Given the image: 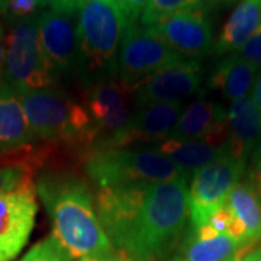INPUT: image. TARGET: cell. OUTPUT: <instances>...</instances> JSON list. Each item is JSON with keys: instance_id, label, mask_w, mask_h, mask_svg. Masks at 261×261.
Listing matches in <instances>:
<instances>
[{"instance_id": "6da1fadb", "label": "cell", "mask_w": 261, "mask_h": 261, "mask_svg": "<svg viewBox=\"0 0 261 261\" xmlns=\"http://www.w3.org/2000/svg\"><path fill=\"white\" fill-rule=\"evenodd\" d=\"M189 176L141 186L97 187L96 212L115 250L134 261L166 258L185 237Z\"/></svg>"}, {"instance_id": "7a4b0ae2", "label": "cell", "mask_w": 261, "mask_h": 261, "mask_svg": "<svg viewBox=\"0 0 261 261\" xmlns=\"http://www.w3.org/2000/svg\"><path fill=\"white\" fill-rule=\"evenodd\" d=\"M37 193L47 209L51 238L71 261L108 257L116 252L96 212L92 183L80 166L42 173Z\"/></svg>"}, {"instance_id": "3957f363", "label": "cell", "mask_w": 261, "mask_h": 261, "mask_svg": "<svg viewBox=\"0 0 261 261\" xmlns=\"http://www.w3.org/2000/svg\"><path fill=\"white\" fill-rule=\"evenodd\" d=\"M19 97L35 138L71 151L83 164L96 147L83 103L57 87L19 94Z\"/></svg>"}, {"instance_id": "277c9868", "label": "cell", "mask_w": 261, "mask_h": 261, "mask_svg": "<svg viewBox=\"0 0 261 261\" xmlns=\"http://www.w3.org/2000/svg\"><path fill=\"white\" fill-rule=\"evenodd\" d=\"M79 10L84 86L118 74L116 54L129 22L116 0H86Z\"/></svg>"}, {"instance_id": "5b68a950", "label": "cell", "mask_w": 261, "mask_h": 261, "mask_svg": "<svg viewBox=\"0 0 261 261\" xmlns=\"http://www.w3.org/2000/svg\"><path fill=\"white\" fill-rule=\"evenodd\" d=\"M83 171L96 189L152 185L189 176L154 148L92 149Z\"/></svg>"}, {"instance_id": "8992f818", "label": "cell", "mask_w": 261, "mask_h": 261, "mask_svg": "<svg viewBox=\"0 0 261 261\" xmlns=\"http://www.w3.org/2000/svg\"><path fill=\"white\" fill-rule=\"evenodd\" d=\"M58 77L42 49L37 20L16 22L6 35V84L18 94H25L54 89Z\"/></svg>"}, {"instance_id": "52a82bcc", "label": "cell", "mask_w": 261, "mask_h": 261, "mask_svg": "<svg viewBox=\"0 0 261 261\" xmlns=\"http://www.w3.org/2000/svg\"><path fill=\"white\" fill-rule=\"evenodd\" d=\"M82 103L89 113L96 148H108L128 125L135 103L134 90L118 75L93 80L83 86Z\"/></svg>"}, {"instance_id": "ba28073f", "label": "cell", "mask_w": 261, "mask_h": 261, "mask_svg": "<svg viewBox=\"0 0 261 261\" xmlns=\"http://www.w3.org/2000/svg\"><path fill=\"white\" fill-rule=\"evenodd\" d=\"M247 161L231 157L226 151L214 163L192 174L187 193L190 228L203 225L226 203L237 183L241 181Z\"/></svg>"}, {"instance_id": "9c48e42d", "label": "cell", "mask_w": 261, "mask_h": 261, "mask_svg": "<svg viewBox=\"0 0 261 261\" xmlns=\"http://www.w3.org/2000/svg\"><path fill=\"white\" fill-rule=\"evenodd\" d=\"M186 60L178 56L152 28L129 23L118 58V79L130 90L167 65Z\"/></svg>"}, {"instance_id": "30bf717a", "label": "cell", "mask_w": 261, "mask_h": 261, "mask_svg": "<svg viewBox=\"0 0 261 261\" xmlns=\"http://www.w3.org/2000/svg\"><path fill=\"white\" fill-rule=\"evenodd\" d=\"M42 49L58 75H82L83 57L79 39V19L74 13L44 12L37 19Z\"/></svg>"}, {"instance_id": "8fae6325", "label": "cell", "mask_w": 261, "mask_h": 261, "mask_svg": "<svg viewBox=\"0 0 261 261\" xmlns=\"http://www.w3.org/2000/svg\"><path fill=\"white\" fill-rule=\"evenodd\" d=\"M38 212L37 185L0 195V261H13L35 226Z\"/></svg>"}, {"instance_id": "7c38bea8", "label": "cell", "mask_w": 261, "mask_h": 261, "mask_svg": "<svg viewBox=\"0 0 261 261\" xmlns=\"http://www.w3.org/2000/svg\"><path fill=\"white\" fill-rule=\"evenodd\" d=\"M205 70L196 60H183L149 75L134 90V103H183L195 96L203 83Z\"/></svg>"}, {"instance_id": "4fadbf2b", "label": "cell", "mask_w": 261, "mask_h": 261, "mask_svg": "<svg viewBox=\"0 0 261 261\" xmlns=\"http://www.w3.org/2000/svg\"><path fill=\"white\" fill-rule=\"evenodd\" d=\"M183 111V103L135 105L128 125L108 148H129L138 144H159L170 137Z\"/></svg>"}, {"instance_id": "5bb4252c", "label": "cell", "mask_w": 261, "mask_h": 261, "mask_svg": "<svg viewBox=\"0 0 261 261\" xmlns=\"http://www.w3.org/2000/svg\"><path fill=\"white\" fill-rule=\"evenodd\" d=\"M149 28L174 53L190 60L205 56L212 48L214 31L202 9L181 10Z\"/></svg>"}, {"instance_id": "9a60e30c", "label": "cell", "mask_w": 261, "mask_h": 261, "mask_svg": "<svg viewBox=\"0 0 261 261\" xmlns=\"http://www.w3.org/2000/svg\"><path fill=\"white\" fill-rule=\"evenodd\" d=\"M170 137L176 140L207 141L225 147L228 138V111L219 102L199 94L181 111Z\"/></svg>"}, {"instance_id": "2e32d148", "label": "cell", "mask_w": 261, "mask_h": 261, "mask_svg": "<svg viewBox=\"0 0 261 261\" xmlns=\"http://www.w3.org/2000/svg\"><path fill=\"white\" fill-rule=\"evenodd\" d=\"M261 140V112L252 96L229 105L228 138L225 151L237 160H244L257 149Z\"/></svg>"}, {"instance_id": "e0dca14e", "label": "cell", "mask_w": 261, "mask_h": 261, "mask_svg": "<svg viewBox=\"0 0 261 261\" xmlns=\"http://www.w3.org/2000/svg\"><path fill=\"white\" fill-rule=\"evenodd\" d=\"M56 145L48 144L42 148L28 145L0 154V195L37 185V171L53 157V154H56Z\"/></svg>"}, {"instance_id": "ac0fdd59", "label": "cell", "mask_w": 261, "mask_h": 261, "mask_svg": "<svg viewBox=\"0 0 261 261\" xmlns=\"http://www.w3.org/2000/svg\"><path fill=\"white\" fill-rule=\"evenodd\" d=\"M257 65L248 63L238 54H231L215 65L209 75L207 86L232 103L250 94L257 80Z\"/></svg>"}, {"instance_id": "d6986e66", "label": "cell", "mask_w": 261, "mask_h": 261, "mask_svg": "<svg viewBox=\"0 0 261 261\" xmlns=\"http://www.w3.org/2000/svg\"><path fill=\"white\" fill-rule=\"evenodd\" d=\"M243 245L228 233L215 231L211 225L203 224L190 228L183 241V261H228L238 255Z\"/></svg>"}, {"instance_id": "ffe728a7", "label": "cell", "mask_w": 261, "mask_h": 261, "mask_svg": "<svg viewBox=\"0 0 261 261\" xmlns=\"http://www.w3.org/2000/svg\"><path fill=\"white\" fill-rule=\"evenodd\" d=\"M31 129L19 94L9 86L0 89V154L32 145Z\"/></svg>"}, {"instance_id": "44dd1931", "label": "cell", "mask_w": 261, "mask_h": 261, "mask_svg": "<svg viewBox=\"0 0 261 261\" xmlns=\"http://www.w3.org/2000/svg\"><path fill=\"white\" fill-rule=\"evenodd\" d=\"M261 23V0H241L225 22L214 47L216 56L235 54Z\"/></svg>"}, {"instance_id": "7402d4cb", "label": "cell", "mask_w": 261, "mask_h": 261, "mask_svg": "<svg viewBox=\"0 0 261 261\" xmlns=\"http://www.w3.org/2000/svg\"><path fill=\"white\" fill-rule=\"evenodd\" d=\"M152 148L187 174L206 167L225 154L224 145H216L207 141L176 140L171 137L152 145Z\"/></svg>"}, {"instance_id": "603a6c76", "label": "cell", "mask_w": 261, "mask_h": 261, "mask_svg": "<svg viewBox=\"0 0 261 261\" xmlns=\"http://www.w3.org/2000/svg\"><path fill=\"white\" fill-rule=\"evenodd\" d=\"M225 205L243 228L247 247L258 243L261 240V197L255 189L247 180H241L235 185Z\"/></svg>"}, {"instance_id": "cb8c5ba5", "label": "cell", "mask_w": 261, "mask_h": 261, "mask_svg": "<svg viewBox=\"0 0 261 261\" xmlns=\"http://www.w3.org/2000/svg\"><path fill=\"white\" fill-rule=\"evenodd\" d=\"M190 9H200L197 0H149L144 13L141 15L140 23L149 28L177 12Z\"/></svg>"}, {"instance_id": "d4e9b609", "label": "cell", "mask_w": 261, "mask_h": 261, "mask_svg": "<svg viewBox=\"0 0 261 261\" xmlns=\"http://www.w3.org/2000/svg\"><path fill=\"white\" fill-rule=\"evenodd\" d=\"M19 261H71L49 237L35 244Z\"/></svg>"}, {"instance_id": "484cf974", "label": "cell", "mask_w": 261, "mask_h": 261, "mask_svg": "<svg viewBox=\"0 0 261 261\" xmlns=\"http://www.w3.org/2000/svg\"><path fill=\"white\" fill-rule=\"evenodd\" d=\"M38 8H42L39 0H9L6 8H5V13L9 15L10 18L19 19L20 20H27Z\"/></svg>"}, {"instance_id": "4316f807", "label": "cell", "mask_w": 261, "mask_h": 261, "mask_svg": "<svg viewBox=\"0 0 261 261\" xmlns=\"http://www.w3.org/2000/svg\"><path fill=\"white\" fill-rule=\"evenodd\" d=\"M235 54L243 57L244 60H247L251 64L261 67V23L252 34V37L245 42V45Z\"/></svg>"}, {"instance_id": "83f0119b", "label": "cell", "mask_w": 261, "mask_h": 261, "mask_svg": "<svg viewBox=\"0 0 261 261\" xmlns=\"http://www.w3.org/2000/svg\"><path fill=\"white\" fill-rule=\"evenodd\" d=\"M129 23H135L147 8L149 0H116Z\"/></svg>"}, {"instance_id": "f1b7e54d", "label": "cell", "mask_w": 261, "mask_h": 261, "mask_svg": "<svg viewBox=\"0 0 261 261\" xmlns=\"http://www.w3.org/2000/svg\"><path fill=\"white\" fill-rule=\"evenodd\" d=\"M245 180L255 189V192L261 197V151L252 152L251 164L247 170V178Z\"/></svg>"}, {"instance_id": "f546056e", "label": "cell", "mask_w": 261, "mask_h": 261, "mask_svg": "<svg viewBox=\"0 0 261 261\" xmlns=\"http://www.w3.org/2000/svg\"><path fill=\"white\" fill-rule=\"evenodd\" d=\"M86 0H47L51 9L63 13H75V10L82 8Z\"/></svg>"}, {"instance_id": "4dcf8cb0", "label": "cell", "mask_w": 261, "mask_h": 261, "mask_svg": "<svg viewBox=\"0 0 261 261\" xmlns=\"http://www.w3.org/2000/svg\"><path fill=\"white\" fill-rule=\"evenodd\" d=\"M5 57H6V37L3 34V27L0 23V89L8 86L5 79Z\"/></svg>"}, {"instance_id": "1f68e13d", "label": "cell", "mask_w": 261, "mask_h": 261, "mask_svg": "<svg viewBox=\"0 0 261 261\" xmlns=\"http://www.w3.org/2000/svg\"><path fill=\"white\" fill-rule=\"evenodd\" d=\"M79 261H134L130 260L129 257L123 255L121 252H115L112 255H108V257H90V258H83V260Z\"/></svg>"}, {"instance_id": "d6a6232c", "label": "cell", "mask_w": 261, "mask_h": 261, "mask_svg": "<svg viewBox=\"0 0 261 261\" xmlns=\"http://www.w3.org/2000/svg\"><path fill=\"white\" fill-rule=\"evenodd\" d=\"M252 97H254V100H255L261 112V73L257 75V80H255L254 87H252Z\"/></svg>"}, {"instance_id": "836d02e7", "label": "cell", "mask_w": 261, "mask_h": 261, "mask_svg": "<svg viewBox=\"0 0 261 261\" xmlns=\"http://www.w3.org/2000/svg\"><path fill=\"white\" fill-rule=\"evenodd\" d=\"M224 2L225 0H197V3H199L200 9L203 10V12L215 9V8H218L219 5H222Z\"/></svg>"}, {"instance_id": "e575fe53", "label": "cell", "mask_w": 261, "mask_h": 261, "mask_svg": "<svg viewBox=\"0 0 261 261\" xmlns=\"http://www.w3.org/2000/svg\"><path fill=\"white\" fill-rule=\"evenodd\" d=\"M241 261H261V247L254 248L252 251H250L248 254H245Z\"/></svg>"}, {"instance_id": "d590c367", "label": "cell", "mask_w": 261, "mask_h": 261, "mask_svg": "<svg viewBox=\"0 0 261 261\" xmlns=\"http://www.w3.org/2000/svg\"><path fill=\"white\" fill-rule=\"evenodd\" d=\"M8 2H9V0H0V12H3V10H5L6 5H8Z\"/></svg>"}, {"instance_id": "8d00e7d4", "label": "cell", "mask_w": 261, "mask_h": 261, "mask_svg": "<svg viewBox=\"0 0 261 261\" xmlns=\"http://www.w3.org/2000/svg\"><path fill=\"white\" fill-rule=\"evenodd\" d=\"M228 261H241V255L238 254V255H235L233 258H231V260H228Z\"/></svg>"}, {"instance_id": "74e56055", "label": "cell", "mask_w": 261, "mask_h": 261, "mask_svg": "<svg viewBox=\"0 0 261 261\" xmlns=\"http://www.w3.org/2000/svg\"><path fill=\"white\" fill-rule=\"evenodd\" d=\"M39 2H41V5H42V6H45V5H47V0H39Z\"/></svg>"}, {"instance_id": "f35d334b", "label": "cell", "mask_w": 261, "mask_h": 261, "mask_svg": "<svg viewBox=\"0 0 261 261\" xmlns=\"http://www.w3.org/2000/svg\"><path fill=\"white\" fill-rule=\"evenodd\" d=\"M170 261H183L180 257H176V258H173V260H170Z\"/></svg>"}, {"instance_id": "ab89813d", "label": "cell", "mask_w": 261, "mask_h": 261, "mask_svg": "<svg viewBox=\"0 0 261 261\" xmlns=\"http://www.w3.org/2000/svg\"><path fill=\"white\" fill-rule=\"evenodd\" d=\"M255 151H261V140H260V144H258V147H257V149Z\"/></svg>"}]
</instances>
